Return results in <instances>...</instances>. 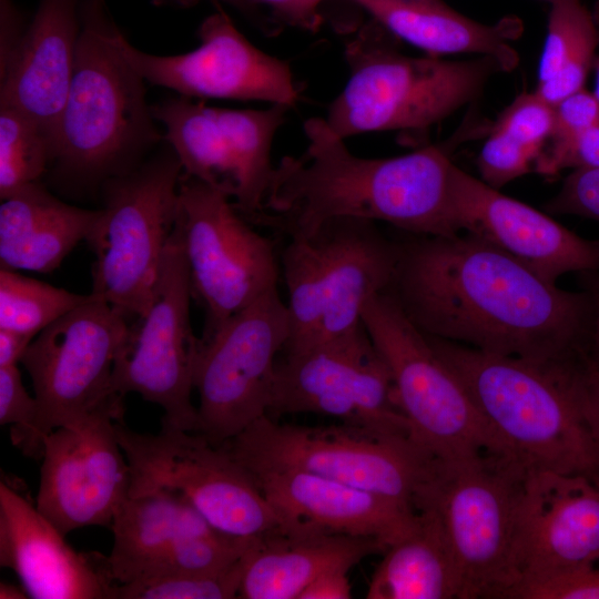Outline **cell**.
<instances>
[{"instance_id": "cell-6", "label": "cell", "mask_w": 599, "mask_h": 599, "mask_svg": "<svg viewBox=\"0 0 599 599\" xmlns=\"http://www.w3.org/2000/svg\"><path fill=\"white\" fill-rule=\"evenodd\" d=\"M530 469L495 449L433 456L413 508L439 522L459 570L461 599H506L517 583L520 512Z\"/></svg>"}, {"instance_id": "cell-37", "label": "cell", "mask_w": 599, "mask_h": 599, "mask_svg": "<svg viewBox=\"0 0 599 599\" xmlns=\"http://www.w3.org/2000/svg\"><path fill=\"white\" fill-rule=\"evenodd\" d=\"M545 207L552 214L577 215L599 222V169L572 171Z\"/></svg>"}, {"instance_id": "cell-44", "label": "cell", "mask_w": 599, "mask_h": 599, "mask_svg": "<svg viewBox=\"0 0 599 599\" xmlns=\"http://www.w3.org/2000/svg\"><path fill=\"white\" fill-rule=\"evenodd\" d=\"M158 6H177V7H192L200 3L203 0H152ZM213 2H224L241 11L247 18L253 20L264 32L274 34V28L265 16L258 10L252 0H211Z\"/></svg>"}, {"instance_id": "cell-47", "label": "cell", "mask_w": 599, "mask_h": 599, "mask_svg": "<svg viewBox=\"0 0 599 599\" xmlns=\"http://www.w3.org/2000/svg\"><path fill=\"white\" fill-rule=\"evenodd\" d=\"M593 94L599 102V59L596 61V87Z\"/></svg>"}, {"instance_id": "cell-34", "label": "cell", "mask_w": 599, "mask_h": 599, "mask_svg": "<svg viewBox=\"0 0 599 599\" xmlns=\"http://www.w3.org/2000/svg\"><path fill=\"white\" fill-rule=\"evenodd\" d=\"M243 557L235 565L219 572L171 573L126 583H114L109 599L237 598L243 573Z\"/></svg>"}, {"instance_id": "cell-7", "label": "cell", "mask_w": 599, "mask_h": 599, "mask_svg": "<svg viewBox=\"0 0 599 599\" xmlns=\"http://www.w3.org/2000/svg\"><path fill=\"white\" fill-rule=\"evenodd\" d=\"M288 236L280 257L290 318L284 352L295 355L363 323L368 302L388 288L398 247L376 222L358 217H331Z\"/></svg>"}, {"instance_id": "cell-48", "label": "cell", "mask_w": 599, "mask_h": 599, "mask_svg": "<svg viewBox=\"0 0 599 599\" xmlns=\"http://www.w3.org/2000/svg\"><path fill=\"white\" fill-rule=\"evenodd\" d=\"M546 1H548V2L550 3V2H552V1H555V0H546Z\"/></svg>"}, {"instance_id": "cell-15", "label": "cell", "mask_w": 599, "mask_h": 599, "mask_svg": "<svg viewBox=\"0 0 599 599\" xmlns=\"http://www.w3.org/2000/svg\"><path fill=\"white\" fill-rule=\"evenodd\" d=\"M288 336L287 306L275 288L200 338L195 433L220 446L267 415L277 355Z\"/></svg>"}, {"instance_id": "cell-12", "label": "cell", "mask_w": 599, "mask_h": 599, "mask_svg": "<svg viewBox=\"0 0 599 599\" xmlns=\"http://www.w3.org/2000/svg\"><path fill=\"white\" fill-rule=\"evenodd\" d=\"M362 319L390 370L397 405L419 446L436 457L506 451L465 386L389 294L373 297Z\"/></svg>"}, {"instance_id": "cell-41", "label": "cell", "mask_w": 599, "mask_h": 599, "mask_svg": "<svg viewBox=\"0 0 599 599\" xmlns=\"http://www.w3.org/2000/svg\"><path fill=\"white\" fill-rule=\"evenodd\" d=\"M348 571L347 569H334L321 575L305 588L298 599L352 598Z\"/></svg>"}, {"instance_id": "cell-40", "label": "cell", "mask_w": 599, "mask_h": 599, "mask_svg": "<svg viewBox=\"0 0 599 599\" xmlns=\"http://www.w3.org/2000/svg\"><path fill=\"white\" fill-rule=\"evenodd\" d=\"M275 31L290 26L315 32L324 21L322 7L326 0H252Z\"/></svg>"}, {"instance_id": "cell-10", "label": "cell", "mask_w": 599, "mask_h": 599, "mask_svg": "<svg viewBox=\"0 0 599 599\" xmlns=\"http://www.w3.org/2000/svg\"><path fill=\"white\" fill-rule=\"evenodd\" d=\"M115 426L130 467L129 495L177 494L213 528L237 538L260 539L286 529L253 477L222 446L177 428L141 434L123 419Z\"/></svg>"}, {"instance_id": "cell-33", "label": "cell", "mask_w": 599, "mask_h": 599, "mask_svg": "<svg viewBox=\"0 0 599 599\" xmlns=\"http://www.w3.org/2000/svg\"><path fill=\"white\" fill-rule=\"evenodd\" d=\"M52 162L48 135L20 110L0 105V196L39 181Z\"/></svg>"}, {"instance_id": "cell-23", "label": "cell", "mask_w": 599, "mask_h": 599, "mask_svg": "<svg viewBox=\"0 0 599 599\" xmlns=\"http://www.w3.org/2000/svg\"><path fill=\"white\" fill-rule=\"evenodd\" d=\"M82 0H39L30 24L0 55V105L12 106L48 135L52 155L72 80Z\"/></svg>"}, {"instance_id": "cell-45", "label": "cell", "mask_w": 599, "mask_h": 599, "mask_svg": "<svg viewBox=\"0 0 599 599\" xmlns=\"http://www.w3.org/2000/svg\"><path fill=\"white\" fill-rule=\"evenodd\" d=\"M33 337L0 328V367L18 365Z\"/></svg>"}, {"instance_id": "cell-17", "label": "cell", "mask_w": 599, "mask_h": 599, "mask_svg": "<svg viewBox=\"0 0 599 599\" xmlns=\"http://www.w3.org/2000/svg\"><path fill=\"white\" fill-rule=\"evenodd\" d=\"M288 109L214 108L183 95L151 106L183 172L226 193L247 219L263 211L274 171L273 140Z\"/></svg>"}, {"instance_id": "cell-35", "label": "cell", "mask_w": 599, "mask_h": 599, "mask_svg": "<svg viewBox=\"0 0 599 599\" xmlns=\"http://www.w3.org/2000/svg\"><path fill=\"white\" fill-rule=\"evenodd\" d=\"M566 169H599V123L562 142H548L534 171L552 176Z\"/></svg>"}, {"instance_id": "cell-11", "label": "cell", "mask_w": 599, "mask_h": 599, "mask_svg": "<svg viewBox=\"0 0 599 599\" xmlns=\"http://www.w3.org/2000/svg\"><path fill=\"white\" fill-rule=\"evenodd\" d=\"M128 326V317L91 293L32 339L20 363L32 380L37 415L13 443L22 454L41 459L51 432L123 397L112 374Z\"/></svg>"}, {"instance_id": "cell-14", "label": "cell", "mask_w": 599, "mask_h": 599, "mask_svg": "<svg viewBox=\"0 0 599 599\" xmlns=\"http://www.w3.org/2000/svg\"><path fill=\"white\" fill-rule=\"evenodd\" d=\"M191 283L181 233L175 225L166 245L151 301L129 323L118 349L112 387L124 396L136 393L159 405L162 426L196 432L192 404L200 338L190 317Z\"/></svg>"}, {"instance_id": "cell-31", "label": "cell", "mask_w": 599, "mask_h": 599, "mask_svg": "<svg viewBox=\"0 0 599 599\" xmlns=\"http://www.w3.org/2000/svg\"><path fill=\"white\" fill-rule=\"evenodd\" d=\"M598 42L595 19L580 0L550 2L535 92L555 106L582 89L595 62Z\"/></svg>"}, {"instance_id": "cell-36", "label": "cell", "mask_w": 599, "mask_h": 599, "mask_svg": "<svg viewBox=\"0 0 599 599\" xmlns=\"http://www.w3.org/2000/svg\"><path fill=\"white\" fill-rule=\"evenodd\" d=\"M508 599H599V560L568 573L521 585Z\"/></svg>"}, {"instance_id": "cell-29", "label": "cell", "mask_w": 599, "mask_h": 599, "mask_svg": "<svg viewBox=\"0 0 599 599\" xmlns=\"http://www.w3.org/2000/svg\"><path fill=\"white\" fill-rule=\"evenodd\" d=\"M416 512L414 528L384 551L367 599H461L459 570L439 522Z\"/></svg>"}, {"instance_id": "cell-19", "label": "cell", "mask_w": 599, "mask_h": 599, "mask_svg": "<svg viewBox=\"0 0 599 599\" xmlns=\"http://www.w3.org/2000/svg\"><path fill=\"white\" fill-rule=\"evenodd\" d=\"M197 34L200 44L176 55L145 53L118 28L113 39L146 82L180 95L264 101L288 108L298 102L301 91L290 64L251 43L222 9L202 21Z\"/></svg>"}, {"instance_id": "cell-39", "label": "cell", "mask_w": 599, "mask_h": 599, "mask_svg": "<svg viewBox=\"0 0 599 599\" xmlns=\"http://www.w3.org/2000/svg\"><path fill=\"white\" fill-rule=\"evenodd\" d=\"M554 112V129L548 140L552 143L567 141L599 123V102L585 88L561 100Z\"/></svg>"}, {"instance_id": "cell-8", "label": "cell", "mask_w": 599, "mask_h": 599, "mask_svg": "<svg viewBox=\"0 0 599 599\" xmlns=\"http://www.w3.org/2000/svg\"><path fill=\"white\" fill-rule=\"evenodd\" d=\"M182 164L172 150L103 182L104 205L87 242L92 294L125 317L146 309L179 214Z\"/></svg>"}, {"instance_id": "cell-26", "label": "cell", "mask_w": 599, "mask_h": 599, "mask_svg": "<svg viewBox=\"0 0 599 599\" xmlns=\"http://www.w3.org/2000/svg\"><path fill=\"white\" fill-rule=\"evenodd\" d=\"M1 268L50 273L82 240H87L100 210L62 202L39 181L1 199Z\"/></svg>"}, {"instance_id": "cell-46", "label": "cell", "mask_w": 599, "mask_h": 599, "mask_svg": "<svg viewBox=\"0 0 599 599\" xmlns=\"http://www.w3.org/2000/svg\"><path fill=\"white\" fill-rule=\"evenodd\" d=\"M28 595L26 590L21 587L18 588L16 586L9 585V583H1L0 586V598L7 599V598H13V599H20V598H27Z\"/></svg>"}, {"instance_id": "cell-3", "label": "cell", "mask_w": 599, "mask_h": 599, "mask_svg": "<svg viewBox=\"0 0 599 599\" xmlns=\"http://www.w3.org/2000/svg\"><path fill=\"white\" fill-rule=\"evenodd\" d=\"M426 336L504 450L531 469L599 476V445L585 413L588 356L541 362Z\"/></svg>"}, {"instance_id": "cell-21", "label": "cell", "mask_w": 599, "mask_h": 599, "mask_svg": "<svg viewBox=\"0 0 599 599\" xmlns=\"http://www.w3.org/2000/svg\"><path fill=\"white\" fill-rule=\"evenodd\" d=\"M450 190L459 233L490 243L546 281L556 284L567 273L599 271V240L573 233L455 164Z\"/></svg>"}, {"instance_id": "cell-38", "label": "cell", "mask_w": 599, "mask_h": 599, "mask_svg": "<svg viewBox=\"0 0 599 599\" xmlns=\"http://www.w3.org/2000/svg\"><path fill=\"white\" fill-rule=\"evenodd\" d=\"M37 400L26 389L17 365L0 367V424L10 425L12 444L33 424Z\"/></svg>"}, {"instance_id": "cell-18", "label": "cell", "mask_w": 599, "mask_h": 599, "mask_svg": "<svg viewBox=\"0 0 599 599\" xmlns=\"http://www.w3.org/2000/svg\"><path fill=\"white\" fill-rule=\"evenodd\" d=\"M123 414L119 397L44 438L35 505L64 536L110 527L129 496L130 467L115 426Z\"/></svg>"}, {"instance_id": "cell-28", "label": "cell", "mask_w": 599, "mask_h": 599, "mask_svg": "<svg viewBox=\"0 0 599 599\" xmlns=\"http://www.w3.org/2000/svg\"><path fill=\"white\" fill-rule=\"evenodd\" d=\"M110 528L108 559L116 583L151 576L180 540L216 530L185 498L164 490L129 495Z\"/></svg>"}, {"instance_id": "cell-30", "label": "cell", "mask_w": 599, "mask_h": 599, "mask_svg": "<svg viewBox=\"0 0 599 599\" xmlns=\"http://www.w3.org/2000/svg\"><path fill=\"white\" fill-rule=\"evenodd\" d=\"M554 106L535 91L518 95L498 116L479 156L481 180L500 189L534 169L551 136Z\"/></svg>"}, {"instance_id": "cell-5", "label": "cell", "mask_w": 599, "mask_h": 599, "mask_svg": "<svg viewBox=\"0 0 599 599\" xmlns=\"http://www.w3.org/2000/svg\"><path fill=\"white\" fill-rule=\"evenodd\" d=\"M373 18L352 31L344 47L349 78L325 121L342 139L365 132L426 131L473 101L496 73V58L444 60L410 57Z\"/></svg>"}, {"instance_id": "cell-9", "label": "cell", "mask_w": 599, "mask_h": 599, "mask_svg": "<svg viewBox=\"0 0 599 599\" xmlns=\"http://www.w3.org/2000/svg\"><path fill=\"white\" fill-rule=\"evenodd\" d=\"M220 446L247 471L303 470L412 508L434 456L409 438L384 436L346 424H280L268 415Z\"/></svg>"}, {"instance_id": "cell-27", "label": "cell", "mask_w": 599, "mask_h": 599, "mask_svg": "<svg viewBox=\"0 0 599 599\" xmlns=\"http://www.w3.org/2000/svg\"><path fill=\"white\" fill-rule=\"evenodd\" d=\"M402 39L430 55L469 53L498 59L510 71L518 54L510 41L522 24L506 17L485 24L465 17L441 0H348Z\"/></svg>"}, {"instance_id": "cell-1", "label": "cell", "mask_w": 599, "mask_h": 599, "mask_svg": "<svg viewBox=\"0 0 599 599\" xmlns=\"http://www.w3.org/2000/svg\"><path fill=\"white\" fill-rule=\"evenodd\" d=\"M386 290L424 334L505 356L555 362L587 356L592 308L471 234L397 242Z\"/></svg>"}, {"instance_id": "cell-20", "label": "cell", "mask_w": 599, "mask_h": 599, "mask_svg": "<svg viewBox=\"0 0 599 599\" xmlns=\"http://www.w3.org/2000/svg\"><path fill=\"white\" fill-rule=\"evenodd\" d=\"M599 560V476L530 469L521 505L518 580L509 590Z\"/></svg>"}, {"instance_id": "cell-13", "label": "cell", "mask_w": 599, "mask_h": 599, "mask_svg": "<svg viewBox=\"0 0 599 599\" xmlns=\"http://www.w3.org/2000/svg\"><path fill=\"white\" fill-rule=\"evenodd\" d=\"M176 223L192 297L205 311L202 337L277 288L281 265L272 241L251 226L223 191L183 172Z\"/></svg>"}, {"instance_id": "cell-42", "label": "cell", "mask_w": 599, "mask_h": 599, "mask_svg": "<svg viewBox=\"0 0 599 599\" xmlns=\"http://www.w3.org/2000/svg\"><path fill=\"white\" fill-rule=\"evenodd\" d=\"M579 274L582 290L589 295L592 308L587 356L593 364L599 366V271Z\"/></svg>"}, {"instance_id": "cell-16", "label": "cell", "mask_w": 599, "mask_h": 599, "mask_svg": "<svg viewBox=\"0 0 599 599\" xmlns=\"http://www.w3.org/2000/svg\"><path fill=\"white\" fill-rule=\"evenodd\" d=\"M311 413L413 439L390 370L364 323L276 363L267 415Z\"/></svg>"}, {"instance_id": "cell-2", "label": "cell", "mask_w": 599, "mask_h": 599, "mask_svg": "<svg viewBox=\"0 0 599 599\" xmlns=\"http://www.w3.org/2000/svg\"><path fill=\"white\" fill-rule=\"evenodd\" d=\"M307 141L300 156L274 166L263 211L254 222L287 235L331 217L382 221L414 235H454L447 148L428 145L393 158L352 153L325 119L304 122Z\"/></svg>"}, {"instance_id": "cell-24", "label": "cell", "mask_w": 599, "mask_h": 599, "mask_svg": "<svg viewBox=\"0 0 599 599\" xmlns=\"http://www.w3.org/2000/svg\"><path fill=\"white\" fill-rule=\"evenodd\" d=\"M248 474L294 528L308 526L372 538L388 547L417 521V512L407 505L307 471L260 469Z\"/></svg>"}, {"instance_id": "cell-4", "label": "cell", "mask_w": 599, "mask_h": 599, "mask_svg": "<svg viewBox=\"0 0 599 599\" xmlns=\"http://www.w3.org/2000/svg\"><path fill=\"white\" fill-rule=\"evenodd\" d=\"M81 30L52 162L65 176L105 182L135 165L163 138L146 103L143 77L114 43L103 0L81 1Z\"/></svg>"}, {"instance_id": "cell-25", "label": "cell", "mask_w": 599, "mask_h": 599, "mask_svg": "<svg viewBox=\"0 0 599 599\" xmlns=\"http://www.w3.org/2000/svg\"><path fill=\"white\" fill-rule=\"evenodd\" d=\"M387 547L372 538L302 526L256 539L243 557L237 598L298 599L321 575L351 570Z\"/></svg>"}, {"instance_id": "cell-43", "label": "cell", "mask_w": 599, "mask_h": 599, "mask_svg": "<svg viewBox=\"0 0 599 599\" xmlns=\"http://www.w3.org/2000/svg\"><path fill=\"white\" fill-rule=\"evenodd\" d=\"M585 413L599 445V366L587 359L585 370Z\"/></svg>"}, {"instance_id": "cell-32", "label": "cell", "mask_w": 599, "mask_h": 599, "mask_svg": "<svg viewBox=\"0 0 599 599\" xmlns=\"http://www.w3.org/2000/svg\"><path fill=\"white\" fill-rule=\"evenodd\" d=\"M91 298L14 270H0V328L31 337Z\"/></svg>"}, {"instance_id": "cell-22", "label": "cell", "mask_w": 599, "mask_h": 599, "mask_svg": "<svg viewBox=\"0 0 599 599\" xmlns=\"http://www.w3.org/2000/svg\"><path fill=\"white\" fill-rule=\"evenodd\" d=\"M37 505L0 481V565L33 599H109L114 583L108 557L75 551Z\"/></svg>"}]
</instances>
